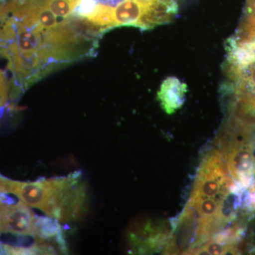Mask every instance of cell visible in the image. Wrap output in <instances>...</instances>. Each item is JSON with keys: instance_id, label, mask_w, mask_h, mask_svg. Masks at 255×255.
Listing matches in <instances>:
<instances>
[{"instance_id": "9c48e42d", "label": "cell", "mask_w": 255, "mask_h": 255, "mask_svg": "<svg viewBox=\"0 0 255 255\" xmlns=\"http://www.w3.org/2000/svg\"><path fill=\"white\" fill-rule=\"evenodd\" d=\"M3 1H4V0H0V5L1 4V3H2Z\"/></svg>"}, {"instance_id": "7a4b0ae2", "label": "cell", "mask_w": 255, "mask_h": 255, "mask_svg": "<svg viewBox=\"0 0 255 255\" xmlns=\"http://www.w3.org/2000/svg\"><path fill=\"white\" fill-rule=\"evenodd\" d=\"M0 191L10 193L61 223L80 221L88 211V187L80 171L33 182H18L0 175Z\"/></svg>"}, {"instance_id": "ba28073f", "label": "cell", "mask_w": 255, "mask_h": 255, "mask_svg": "<svg viewBox=\"0 0 255 255\" xmlns=\"http://www.w3.org/2000/svg\"><path fill=\"white\" fill-rule=\"evenodd\" d=\"M253 172H254L255 177V165H254V168H253Z\"/></svg>"}, {"instance_id": "6da1fadb", "label": "cell", "mask_w": 255, "mask_h": 255, "mask_svg": "<svg viewBox=\"0 0 255 255\" xmlns=\"http://www.w3.org/2000/svg\"><path fill=\"white\" fill-rule=\"evenodd\" d=\"M82 0H4L0 55L20 98L42 79L95 55L103 33L79 14Z\"/></svg>"}, {"instance_id": "277c9868", "label": "cell", "mask_w": 255, "mask_h": 255, "mask_svg": "<svg viewBox=\"0 0 255 255\" xmlns=\"http://www.w3.org/2000/svg\"><path fill=\"white\" fill-rule=\"evenodd\" d=\"M228 170L242 185L248 186L253 172L254 157L249 145L234 143L225 148Z\"/></svg>"}, {"instance_id": "3957f363", "label": "cell", "mask_w": 255, "mask_h": 255, "mask_svg": "<svg viewBox=\"0 0 255 255\" xmlns=\"http://www.w3.org/2000/svg\"><path fill=\"white\" fill-rule=\"evenodd\" d=\"M177 11L176 0H122L113 7L87 6L85 17L104 34L119 26L151 29L169 23Z\"/></svg>"}, {"instance_id": "5b68a950", "label": "cell", "mask_w": 255, "mask_h": 255, "mask_svg": "<svg viewBox=\"0 0 255 255\" xmlns=\"http://www.w3.org/2000/svg\"><path fill=\"white\" fill-rule=\"evenodd\" d=\"M187 92L186 84L177 78L169 77L161 85L157 99L164 112L167 114H172L184 105Z\"/></svg>"}, {"instance_id": "52a82bcc", "label": "cell", "mask_w": 255, "mask_h": 255, "mask_svg": "<svg viewBox=\"0 0 255 255\" xmlns=\"http://www.w3.org/2000/svg\"><path fill=\"white\" fill-rule=\"evenodd\" d=\"M122 1V0H82L81 4L84 6L101 4L109 6V7H113Z\"/></svg>"}, {"instance_id": "8992f818", "label": "cell", "mask_w": 255, "mask_h": 255, "mask_svg": "<svg viewBox=\"0 0 255 255\" xmlns=\"http://www.w3.org/2000/svg\"><path fill=\"white\" fill-rule=\"evenodd\" d=\"M14 107L11 97V82L8 80L5 72L0 69V119L6 110H13Z\"/></svg>"}]
</instances>
